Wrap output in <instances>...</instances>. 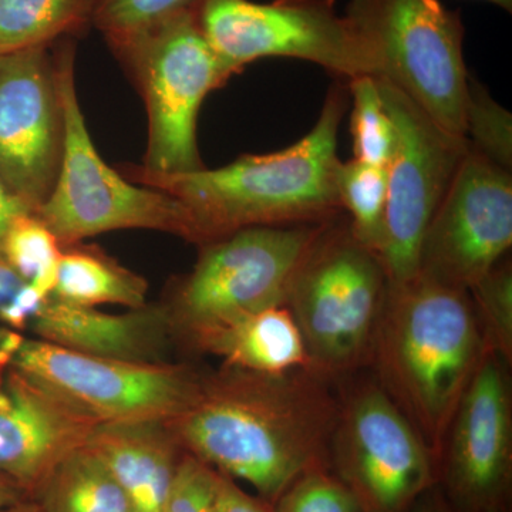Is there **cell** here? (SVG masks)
I'll list each match as a JSON object with an SVG mask.
<instances>
[{"instance_id":"obj_1","label":"cell","mask_w":512,"mask_h":512,"mask_svg":"<svg viewBox=\"0 0 512 512\" xmlns=\"http://www.w3.org/2000/svg\"><path fill=\"white\" fill-rule=\"evenodd\" d=\"M339 413L325 377L308 367L265 375L224 366L200 377L167 424L185 453L274 505L303 474L330 468Z\"/></svg>"},{"instance_id":"obj_2","label":"cell","mask_w":512,"mask_h":512,"mask_svg":"<svg viewBox=\"0 0 512 512\" xmlns=\"http://www.w3.org/2000/svg\"><path fill=\"white\" fill-rule=\"evenodd\" d=\"M345 111L346 94L335 86L315 127L285 150L242 156L215 170L151 174L140 168L134 178L177 198L190 212L201 245L242 228L335 220L343 211L335 170Z\"/></svg>"},{"instance_id":"obj_3","label":"cell","mask_w":512,"mask_h":512,"mask_svg":"<svg viewBox=\"0 0 512 512\" xmlns=\"http://www.w3.org/2000/svg\"><path fill=\"white\" fill-rule=\"evenodd\" d=\"M488 352L467 291L421 275L387 288L372 359L380 386L436 461L458 403Z\"/></svg>"},{"instance_id":"obj_4","label":"cell","mask_w":512,"mask_h":512,"mask_svg":"<svg viewBox=\"0 0 512 512\" xmlns=\"http://www.w3.org/2000/svg\"><path fill=\"white\" fill-rule=\"evenodd\" d=\"M57 50V83L62 100V163L55 187L36 215L63 247L120 229H150L198 242L190 212L157 188L130 183L106 164L92 141L74 82V46Z\"/></svg>"},{"instance_id":"obj_5","label":"cell","mask_w":512,"mask_h":512,"mask_svg":"<svg viewBox=\"0 0 512 512\" xmlns=\"http://www.w3.org/2000/svg\"><path fill=\"white\" fill-rule=\"evenodd\" d=\"M387 288L382 262L353 237L349 221L325 222L285 305L301 330L309 369L340 375L372 357Z\"/></svg>"},{"instance_id":"obj_6","label":"cell","mask_w":512,"mask_h":512,"mask_svg":"<svg viewBox=\"0 0 512 512\" xmlns=\"http://www.w3.org/2000/svg\"><path fill=\"white\" fill-rule=\"evenodd\" d=\"M107 42L136 76L146 101L148 144L141 170L178 174L205 168L198 113L205 97L231 76L202 33L197 10Z\"/></svg>"},{"instance_id":"obj_7","label":"cell","mask_w":512,"mask_h":512,"mask_svg":"<svg viewBox=\"0 0 512 512\" xmlns=\"http://www.w3.org/2000/svg\"><path fill=\"white\" fill-rule=\"evenodd\" d=\"M377 63L375 77L413 100L437 126L466 137L464 26L440 0H349L345 12Z\"/></svg>"},{"instance_id":"obj_8","label":"cell","mask_w":512,"mask_h":512,"mask_svg":"<svg viewBox=\"0 0 512 512\" xmlns=\"http://www.w3.org/2000/svg\"><path fill=\"white\" fill-rule=\"evenodd\" d=\"M323 225L242 228L202 244L167 308L173 330L194 342L244 316L285 306L296 269Z\"/></svg>"},{"instance_id":"obj_9","label":"cell","mask_w":512,"mask_h":512,"mask_svg":"<svg viewBox=\"0 0 512 512\" xmlns=\"http://www.w3.org/2000/svg\"><path fill=\"white\" fill-rule=\"evenodd\" d=\"M197 15L229 76L265 57L306 60L349 80L377 74L372 50L335 0H205Z\"/></svg>"},{"instance_id":"obj_10","label":"cell","mask_w":512,"mask_h":512,"mask_svg":"<svg viewBox=\"0 0 512 512\" xmlns=\"http://www.w3.org/2000/svg\"><path fill=\"white\" fill-rule=\"evenodd\" d=\"M375 80L396 133L379 259L389 285H400L419 274L424 235L471 147L467 137L437 126L392 83Z\"/></svg>"},{"instance_id":"obj_11","label":"cell","mask_w":512,"mask_h":512,"mask_svg":"<svg viewBox=\"0 0 512 512\" xmlns=\"http://www.w3.org/2000/svg\"><path fill=\"white\" fill-rule=\"evenodd\" d=\"M330 470L362 512H409L437 484L433 451L380 384L340 406L330 441Z\"/></svg>"},{"instance_id":"obj_12","label":"cell","mask_w":512,"mask_h":512,"mask_svg":"<svg viewBox=\"0 0 512 512\" xmlns=\"http://www.w3.org/2000/svg\"><path fill=\"white\" fill-rule=\"evenodd\" d=\"M97 424L173 420L197 392L188 367L74 352L23 336L12 359Z\"/></svg>"},{"instance_id":"obj_13","label":"cell","mask_w":512,"mask_h":512,"mask_svg":"<svg viewBox=\"0 0 512 512\" xmlns=\"http://www.w3.org/2000/svg\"><path fill=\"white\" fill-rule=\"evenodd\" d=\"M511 245V171L470 148L424 235L417 275L468 292Z\"/></svg>"},{"instance_id":"obj_14","label":"cell","mask_w":512,"mask_h":512,"mask_svg":"<svg viewBox=\"0 0 512 512\" xmlns=\"http://www.w3.org/2000/svg\"><path fill=\"white\" fill-rule=\"evenodd\" d=\"M507 363L488 352L451 420L437 485L456 512H510L511 396Z\"/></svg>"},{"instance_id":"obj_15","label":"cell","mask_w":512,"mask_h":512,"mask_svg":"<svg viewBox=\"0 0 512 512\" xmlns=\"http://www.w3.org/2000/svg\"><path fill=\"white\" fill-rule=\"evenodd\" d=\"M50 46L0 55V181L37 212L55 187L64 123Z\"/></svg>"},{"instance_id":"obj_16","label":"cell","mask_w":512,"mask_h":512,"mask_svg":"<svg viewBox=\"0 0 512 512\" xmlns=\"http://www.w3.org/2000/svg\"><path fill=\"white\" fill-rule=\"evenodd\" d=\"M0 342V473L35 493L52 468L84 446L97 423L12 363Z\"/></svg>"},{"instance_id":"obj_17","label":"cell","mask_w":512,"mask_h":512,"mask_svg":"<svg viewBox=\"0 0 512 512\" xmlns=\"http://www.w3.org/2000/svg\"><path fill=\"white\" fill-rule=\"evenodd\" d=\"M28 332L33 339L86 355L163 363L174 330L163 306L109 313L49 295L30 320Z\"/></svg>"},{"instance_id":"obj_18","label":"cell","mask_w":512,"mask_h":512,"mask_svg":"<svg viewBox=\"0 0 512 512\" xmlns=\"http://www.w3.org/2000/svg\"><path fill=\"white\" fill-rule=\"evenodd\" d=\"M86 444L136 512H163L185 454L165 421L97 424Z\"/></svg>"},{"instance_id":"obj_19","label":"cell","mask_w":512,"mask_h":512,"mask_svg":"<svg viewBox=\"0 0 512 512\" xmlns=\"http://www.w3.org/2000/svg\"><path fill=\"white\" fill-rule=\"evenodd\" d=\"M195 348L220 357L225 367L281 375L308 367L301 330L285 306L265 309L205 333Z\"/></svg>"},{"instance_id":"obj_20","label":"cell","mask_w":512,"mask_h":512,"mask_svg":"<svg viewBox=\"0 0 512 512\" xmlns=\"http://www.w3.org/2000/svg\"><path fill=\"white\" fill-rule=\"evenodd\" d=\"M30 500L40 512H136L109 468L87 444L63 457Z\"/></svg>"},{"instance_id":"obj_21","label":"cell","mask_w":512,"mask_h":512,"mask_svg":"<svg viewBox=\"0 0 512 512\" xmlns=\"http://www.w3.org/2000/svg\"><path fill=\"white\" fill-rule=\"evenodd\" d=\"M62 249L52 295L74 305L97 308L120 305L147 306L148 284L143 276L109 258L94 247L70 245Z\"/></svg>"},{"instance_id":"obj_22","label":"cell","mask_w":512,"mask_h":512,"mask_svg":"<svg viewBox=\"0 0 512 512\" xmlns=\"http://www.w3.org/2000/svg\"><path fill=\"white\" fill-rule=\"evenodd\" d=\"M99 0H0V55L72 39L93 25Z\"/></svg>"},{"instance_id":"obj_23","label":"cell","mask_w":512,"mask_h":512,"mask_svg":"<svg viewBox=\"0 0 512 512\" xmlns=\"http://www.w3.org/2000/svg\"><path fill=\"white\" fill-rule=\"evenodd\" d=\"M336 191L342 210L349 214L353 237L379 258L386 232L387 167L339 160L335 170Z\"/></svg>"},{"instance_id":"obj_24","label":"cell","mask_w":512,"mask_h":512,"mask_svg":"<svg viewBox=\"0 0 512 512\" xmlns=\"http://www.w3.org/2000/svg\"><path fill=\"white\" fill-rule=\"evenodd\" d=\"M62 249L45 222L32 212L10 227L3 245V261L40 292L52 295Z\"/></svg>"},{"instance_id":"obj_25","label":"cell","mask_w":512,"mask_h":512,"mask_svg":"<svg viewBox=\"0 0 512 512\" xmlns=\"http://www.w3.org/2000/svg\"><path fill=\"white\" fill-rule=\"evenodd\" d=\"M353 99L352 136L356 160L387 167L396 147L392 119L384 109L375 77L349 80Z\"/></svg>"},{"instance_id":"obj_26","label":"cell","mask_w":512,"mask_h":512,"mask_svg":"<svg viewBox=\"0 0 512 512\" xmlns=\"http://www.w3.org/2000/svg\"><path fill=\"white\" fill-rule=\"evenodd\" d=\"M484 342L490 352L511 363L512 269L510 261L497 265L468 291Z\"/></svg>"},{"instance_id":"obj_27","label":"cell","mask_w":512,"mask_h":512,"mask_svg":"<svg viewBox=\"0 0 512 512\" xmlns=\"http://www.w3.org/2000/svg\"><path fill=\"white\" fill-rule=\"evenodd\" d=\"M466 137L471 150L512 170V116L477 80H468Z\"/></svg>"},{"instance_id":"obj_28","label":"cell","mask_w":512,"mask_h":512,"mask_svg":"<svg viewBox=\"0 0 512 512\" xmlns=\"http://www.w3.org/2000/svg\"><path fill=\"white\" fill-rule=\"evenodd\" d=\"M205 0H99L93 26L106 40L138 32L177 13L198 10Z\"/></svg>"},{"instance_id":"obj_29","label":"cell","mask_w":512,"mask_h":512,"mask_svg":"<svg viewBox=\"0 0 512 512\" xmlns=\"http://www.w3.org/2000/svg\"><path fill=\"white\" fill-rule=\"evenodd\" d=\"M274 512H362L330 468H319L293 481L272 505Z\"/></svg>"},{"instance_id":"obj_30","label":"cell","mask_w":512,"mask_h":512,"mask_svg":"<svg viewBox=\"0 0 512 512\" xmlns=\"http://www.w3.org/2000/svg\"><path fill=\"white\" fill-rule=\"evenodd\" d=\"M217 471L185 453L163 512H214Z\"/></svg>"},{"instance_id":"obj_31","label":"cell","mask_w":512,"mask_h":512,"mask_svg":"<svg viewBox=\"0 0 512 512\" xmlns=\"http://www.w3.org/2000/svg\"><path fill=\"white\" fill-rule=\"evenodd\" d=\"M49 295L16 274L6 262L0 261V326L26 333L33 315Z\"/></svg>"},{"instance_id":"obj_32","label":"cell","mask_w":512,"mask_h":512,"mask_svg":"<svg viewBox=\"0 0 512 512\" xmlns=\"http://www.w3.org/2000/svg\"><path fill=\"white\" fill-rule=\"evenodd\" d=\"M214 512H274V507L242 490L241 485L232 478L217 473Z\"/></svg>"},{"instance_id":"obj_33","label":"cell","mask_w":512,"mask_h":512,"mask_svg":"<svg viewBox=\"0 0 512 512\" xmlns=\"http://www.w3.org/2000/svg\"><path fill=\"white\" fill-rule=\"evenodd\" d=\"M32 212L35 211L25 201L12 194L0 181V261H3V245H5L6 235H8L13 222L23 215L32 214Z\"/></svg>"},{"instance_id":"obj_34","label":"cell","mask_w":512,"mask_h":512,"mask_svg":"<svg viewBox=\"0 0 512 512\" xmlns=\"http://www.w3.org/2000/svg\"><path fill=\"white\" fill-rule=\"evenodd\" d=\"M409 512H456L448 503L446 495L443 494L439 485H433L430 490L421 495L419 500L413 504Z\"/></svg>"},{"instance_id":"obj_35","label":"cell","mask_w":512,"mask_h":512,"mask_svg":"<svg viewBox=\"0 0 512 512\" xmlns=\"http://www.w3.org/2000/svg\"><path fill=\"white\" fill-rule=\"evenodd\" d=\"M28 498V493L15 480L0 473V511Z\"/></svg>"},{"instance_id":"obj_36","label":"cell","mask_w":512,"mask_h":512,"mask_svg":"<svg viewBox=\"0 0 512 512\" xmlns=\"http://www.w3.org/2000/svg\"><path fill=\"white\" fill-rule=\"evenodd\" d=\"M0 512H40L39 508H37V505L35 504V501L30 500H23L20 501V503L15 505H10V507L5 508V510H2Z\"/></svg>"},{"instance_id":"obj_37","label":"cell","mask_w":512,"mask_h":512,"mask_svg":"<svg viewBox=\"0 0 512 512\" xmlns=\"http://www.w3.org/2000/svg\"><path fill=\"white\" fill-rule=\"evenodd\" d=\"M484 2L493 3V5L507 10V12H511L512 10V0H484Z\"/></svg>"}]
</instances>
